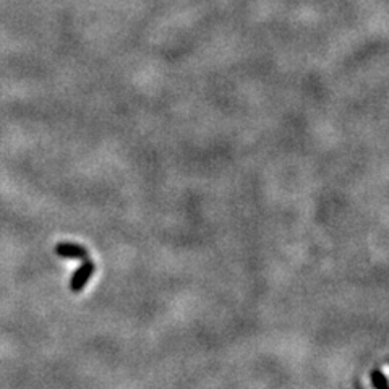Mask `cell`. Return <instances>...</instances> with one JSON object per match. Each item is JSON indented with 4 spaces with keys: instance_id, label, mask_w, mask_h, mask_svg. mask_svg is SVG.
<instances>
[{
    "instance_id": "3957f363",
    "label": "cell",
    "mask_w": 389,
    "mask_h": 389,
    "mask_svg": "<svg viewBox=\"0 0 389 389\" xmlns=\"http://www.w3.org/2000/svg\"><path fill=\"white\" fill-rule=\"evenodd\" d=\"M371 383H373V386L376 388H388L389 381L388 378L381 373V371H373L371 373Z\"/></svg>"
},
{
    "instance_id": "7a4b0ae2",
    "label": "cell",
    "mask_w": 389,
    "mask_h": 389,
    "mask_svg": "<svg viewBox=\"0 0 389 389\" xmlns=\"http://www.w3.org/2000/svg\"><path fill=\"white\" fill-rule=\"evenodd\" d=\"M54 252L57 257L60 258H66V260H86L90 258V252H88L86 247L80 245V243H74V242H59L55 245Z\"/></svg>"
},
{
    "instance_id": "6da1fadb",
    "label": "cell",
    "mask_w": 389,
    "mask_h": 389,
    "mask_svg": "<svg viewBox=\"0 0 389 389\" xmlns=\"http://www.w3.org/2000/svg\"><path fill=\"white\" fill-rule=\"evenodd\" d=\"M94 271H96V265L93 263V260H90V258L83 260L81 265L78 266L74 274H71L70 291L74 294L81 292L83 289L86 287L88 282H90V279L94 274Z\"/></svg>"
}]
</instances>
